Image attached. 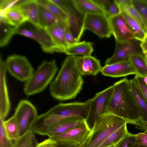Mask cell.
I'll use <instances>...</instances> for the list:
<instances>
[{
  "instance_id": "47",
  "label": "cell",
  "mask_w": 147,
  "mask_h": 147,
  "mask_svg": "<svg viewBox=\"0 0 147 147\" xmlns=\"http://www.w3.org/2000/svg\"><path fill=\"white\" fill-rule=\"evenodd\" d=\"M38 143V142L34 135L33 137L32 141L31 147H35L36 146Z\"/></svg>"
},
{
  "instance_id": "33",
  "label": "cell",
  "mask_w": 147,
  "mask_h": 147,
  "mask_svg": "<svg viewBox=\"0 0 147 147\" xmlns=\"http://www.w3.org/2000/svg\"><path fill=\"white\" fill-rule=\"evenodd\" d=\"M33 133L30 130L20 136L15 140L14 147H31L34 136Z\"/></svg>"
},
{
  "instance_id": "27",
  "label": "cell",
  "mask_w": 147,
  "mask_h": 147,
  "mask_svg": "<svg viewBox=\"0 0 147 147\" xmlns=\"http://www.w3.org/2000/svg\"><path fill=\"white\" fill-rule=\"evenodd\" d=\"M0 46L7 45L12 36L15 34L16 27L9 24L3 18L0 17Z\"/></svg>"
},
{
  "instance_id": "23",
  "label": "cell",
  "mask_w": 147,
  "mask_h": 147,
  "mask_svg": "<svg viewBox=\"0 0 147 147\" xmlns=\"http://www.w3.org/2000/svg\"><path fill=\"white\" fill-rule=\"evenodd\" d=\"M38 18L39 26L45 29L63 21L58 18L47 8L39 4Z\"/></svg>"
},
{
  "instance_id": "18",
  "label": "cell",
  "mask_w": 147,
  "mask_h": 147,
  "mask_svg": "<svg viewBox=\"0 0 147 147\" xmlns=\"http://www.w3.org/2000/svg\"><path fill=\"white\" fill-rule=\"evenodd\" d=\"M67 22L61 21L46 29L57 48L58 52L64 53L68 46L65 37V30Z\"/></svg>"
},
{
  "instance_id": "22",
  "label": "cell",
  "mask_w": 147,
  "mask_h": 147,
  "mask_svg": "<svg viewBox=\"0 0 147 147\" xmlns=\"http://www.w3.org/2000/svg\"><path fill=\"white\" fill-rule=\"evenodd\" d=\"M93 51L92 43L83 41L68 45L64 53L69 55H80L83 56H91Z\"/></svg>"
},
{
  "instance_id": "52",
  "label": "cell",
  "mask_w": 147,
  "mask_h": 147,
  "mask_svg": "<svg viewBox=\"0 0 147 147\" xmlns=\"http://www.w3.org/2000/svg\"><path fill=\"white\" fill-rule=\"evenodd\" d=\"M115 147L113 146H110V147Z\"/></svg>"
},
{
  "instance_id": "36",
  "label": "cell",
  "mask_w": 147,
  "mask_h": 147,
  "mask_svg": "<svg viewBox=\"0 0 147 147\" xmlns=\"http://www.w3.org/2000/svg\"><path fill=\"white\" fill-rule=\"evenodd\" d=\"M0 147H14L12 140L7 137L3 127V120L0 119Z\"/></svg>"
},
{
  "instance_id": "37",
  "label": "cell",
  "mask_w": 147,
  "mask_h": 147,
  "mask_svg": "<svg viewBox=\"0 0 147 147\" xmlns=\"http://www.w3.org/2000/svg\"><path fill=\"white\" fill-rule=\"evenodd\" d=\"M20 0H1L0 1V16H3L5 12L11 8L17 5Z\"/></svg>"
},
{
  "instance_id": "40",
  "label": "cell",
  "mask_w": 147,
  "mask_h": 147,
  "mask_svg": "<svg viewBox=\"0 0 147 147\" xmlns=\"http://www.w3.org/2000/svg\"><path fill=\"white\" fill-rule=\"evenodd\" d=\"M134 79L137 83L147 102V87L142 77L139 75H136Z\"/></svg>"
},
{
  "instance_id": "35",
  "label": "cell",
  "mask_w": 147,
  "mask_h": 147,
  "mask_svg": "<svg viewBox=\"0 0 147 147\" xmlns=\"http://www.w3.org/2000/svg\"><path fill=\"white\" fill-rule=\"evenodd\" d=\"M136 135L129 132L115 147H134Z\"/></svg>"
},
{
  "instance_id": "12",
  "label": "cell",
  "mask_w": 147,
  "mask_h": 147,
  "mask_svg": "<svg viewBox=\"0 0 147 147\" xmlns=\"http://www.w3.org/2000/svg\"><path fill=\"white\" fill-rule=\"evenodd\" d=\"M91 31L99 37L109 38L112 34L108 18L99 14L84 16L83 30Z\"/></svg>"
},
{
  "instance_id": "38",
  "label": "cell",
  "mask_w": 147,
  "mask_h": 147,
  "mask_svg": "<svg viewBox=\"0 0 147 147\" xmlns=\"http://www.w3.org/2000/svg\"><path fill=\"white\" fill-rule=\"evenodd\" d=\"M134 147H147V131L136 134Z\"/></svg>"
},
{
  "instance_id": "54",
  "label": "cell",
  "mask_w": 147,
  "mask_h": 147,
  "mask_svg": "<svg viewBox=\"0 0 147 147\" xmlns=\"http://www.w3.org/2000/svg\"><path fill=\"white\" fill-rule=\"evenodd\" d=\"M146 1H147V0H146Z\"/></svg>"
},
{
  "instance_id": "25",
  "label": "cell",
  "mask_w": 147,
  "mask_h": 147,
  "mask_svg": "<svg viewBox=\"0 0 147 147\" xmlns=\"http://www.w3.org/2000/svg\"><path fill=\"white\" fill-rule=\"evenodd\" d=\"M3 124L6 136L8 139L15 141L20 137L18 123L14 115L6 121L3 120Z\"/></svg>"
},
{
  "instance_id": "51",
  "label": "cell",
  "mask_w": 147,
  "mask_h": 147,
  "mask_svg": "<svg viewBox=\"0 0 147 147\" xmlns=\"http://www.w3.org/2000/svg\"><path fill=\"white\" fill-rule=\"evenodd\" d=\"M146 58V63H147V58Z\"/></svg>"
},
{
  "instance_id": "6",
  "label": "cell",
  "mask_w": 147,
  "mask_h": 147,
  "mask_svg": "<svg viewBox=\"0 0 147 147\" xmlns=\"http://www.w3.org/2000/svg\"><path fill=\"white\" fill-rule=\"evenodd\" d=\"M15 34L31 38L38 42L42 50L50 53L58 52V50L46 29L26 21L16 28Z\"/></svg>"
},
{
  "instance_id": "42",
  "label": "cell",
  "mask_w": 147,
  "mask_h": 147,
  "mask_svg": "<svg viewBox=\"0 0 147 147\" xmlns=\"http://www.w3.org/2000/svg\"><path fill=\"white\" fill-rule=\"evenodd\" d=\"M35 147H57V142L49 138L40 143H38Z\"/></svg>"
},
{
  "instance_id": "43",
  "label": "cell",
  "mask_w": 147,
  "mask_h": 147,
  "mask_svg": "<svg viewBox=\"0 0 147 147\" xmlns=\"http://www.w3.org/2000/svg\"><path fill=\"white\" fill-rule=\"evenodd\" d=\"M93 1L105 11L106 8L111 4L113 0H93Z\"/></svg>"
},
{
  "instance_id": "24",
  "label": "cell",
  "mask_w": 147,
  "mask_h": 147,
  "mask_svg": "<svg viewBox=\"0 0 147 147\" xmlns=\"http://www.w3.org/2000/svg\"><path fill=\"white\" fill-rule=\"evenodd\" d=\"M0 17L3 18L9 24L16 28L27 21L20 9L16 6L8 10Z\"/></svg>"
},
{
  "instance_id": "9",
  "label": "cell",
  "mask_w": 147,
  "mask_h": 147,
  "mask_svg": "<svg viewBox=\"0 0 147 147\" xmlns=\"http://www.w3.org/2000/svg\"><path fill=\"white\" fill-rule=\"evenodd\" d=\"M91 130L86 121L82 124L49 138L63 144L79 146L85 141Z\"/></svg>"
},
{
  "instance_id": "26",
  "label": "cell",
  "mask_w": 147,
  "mask_h": 147,
  "mask_svg": "<svg viewBox=\"0 0 147 147\" xmlns=\"http://www.w3.org/2000/svg\"><path fill=\"white\" fill-rule=\"evenodd\" d=\"M125 123L111 134L98 147L115 146L129 132Z\"/></svg>"
},
{
  "instance_id": "39",
  "label": "cell",
  "mask_w": 147,
  "mask_h": 147,
  "mask_svg": "<svg viewBox=\"0 0 147 147\" xmlns=\"http://www.w3.org/2000/svg\"><path fill=\"white\" fill-rule=\"evenodd\" d=\"M105 11L108 18L115 16L121 13L119 6L114 0L106 8Z\"/></svg>"
},
{
  "instance_id": "5",
  "label": "cell",
  "mask_w": 147,
  "mask_h": 147,
  "mask_svg": "<svg viewBox=\"0 0 147 147\" xmlns=\"http://www.w3.org/2000/svg\"><path fill=\"white\" fill-rule=\"evenodd\" d=\"M58 70L55 60L44 61L26 82L24 94L30 96L42 92L51 82Z\"/></svg>"
},
{
  "instance_id": "20",
  "label": "cell",
  "mask_w": 147,
  "mask_h": 147,
  "mask_svg": "<svg viewBox=\"0 0 147 147\" xmlns=\"http://www.w3.org/2000/svg\"><path fill=\"white\" fill-rule=\"evenodd\" d=\"M72 1L77 10L84 15L99 14L106 16L105 11L93 0H73Z\"/></svg>"
},
{
  "instance_id": "30",
  "label": "cell",
  "mask_w": 147,
  "mask_h": 147,
  "mask_svg": "<svg viewBox=\"0 0 147 147\" xmlns=\"http://www.w3.org/2000/svg\"><path fill=\"white\" fill-rule=\"evenodd\" d=\"M121 14L134 33L135 38L142 41L146 35L145 32L137 22L129 16L123 13Z\"/></svg>"
},
{
  "instance_id": "17",
  "label": "cell",
  "mask_w": 147,
  "mask_h": 147,
  "mask_svg": "<svg viewBox=\"0 0 147 147\" xmlns=\"http://www.w3.org/2000/svg\"><path fill=\"white\" fill-rule=\"evenodd\" d=\"M75 61L76 67L82 76H96L101 72L102 67L100 61L91 55L76 56Z\"/></svg>"
},
{
  "instance_id": "44",
  "label": "cell",
  "mask_w": 147,
  "mask_h": 147,
  "mask_svg": "<svg viewBox=\"0 0 147 147\" xmlns=\"http://www.w3.org/2000/svg\"><path fill=\"white\" fill-rule=\"evenodd\" d=\"M135 125V128L144 131H147V123L140 121L136 123Z\"/></svg>"
},
{
  "instance_id": "16",
  "label": "cell",
  "mask_w": 147,
  "mask_h": 147,
  "mask_svg": "<svg viewBox=\"0 0 147 147\" xmlns=\"http://www.w3.org/2000/svg\"><path fill=\"white\" fill-rule=\"evenodd\" d=\"M101 73L103 75L113 78L124 77L138 73L129 58L118 63L102 67Z\"/></svg>"
},
{
  "instance_id": "11",
  "label": "cell",
  "mask_w": 147,
  "mask_h": 147,
  "mask_svg": "<svg viewBox=\"0 0 147 147\" xmlns=\"http://www.w3.org/2000/svg\"><path fill=\"white\" fill-rule=\"evenodd\" d=\"M141 42V41L136 38L125 43L116 42L114 53L105 61V65L114 64L128 59L132 54L144 55L140 46Z\"/></svg>"
},
{
  "instance_id": "13",
  "label": "cell",
  "mask_w": 147,
  "mask_h": 147,
  "mask_svg": "<svg viewBox=\"0 0 147 147\" xmlns=\"http://www.w3.org/2000/svg\"><path fill=\"white\" fill-rule=\"evenodd\" d=\"M108 18L112 34L116 42L125 43L135 38L134 33L121 13Z\"/></svg>"
},
{
  "instance_id": "53",
  "label": "cell",
  "mask_w": 147,
  "mask_h": 147,
  "mask_svg": "<svg viewBox=\"0 0 147 147\" xmlns=\"http://www.w3.org/2000/svg\"><path fill=\"white\" fill-rule=\"evenodd\" d=\"M78 146H75V147H78Z\"/></svg>"
},
{
  "instance_id": "15",
  "label": "cell",
  "mask_w": 147,
  "mask_h": 147,
  "mask_svg": "<svg viewBox=\"0 0 147 147\" xmlns=\"http://www.w3.org/2000/svg\"><path fill=\"white\" fill-rule=\"evenodd\" d=\"M7 69L5 62L0 58V119L4 121L11 108L6 82Z\"/></svg>"
},
{
  "instance_id": "1",
  "label": "cell",
  "mask_w": 147,
  "mask_h": 147,
  "mask_svg": "<svg viewBox=\"0 0 147 147\" xmlns=\"http://www.w3.org/2000/svg\"><path fill=\"white\" fill-rule=\"evenodd\" d=\"M75 57L69 55L65 58L57 76L50 84V94L56 100L74 98L82 89L84 82L76 66Z\"/></svg>"
},
{
  "instance_id": "19",
  "label": "cell",
  "mask_w": 147,
  "mask_h": 147,
  "mask_svg": "<svg viewBox=\"0 0 147 147\" xmlns=\"http://www.w3.org/2000/svg\"><path fill=\"white\" fill-rule=\"evenodd\" d=\"M16 6L20 9L27 21L39 26L37 0H20Z\"/></svg>"
},
{
  "instance_id": "49",
  "label": "cell",
  "mask_w": 147,
  "mask_h": 147,
  "mask_svg": "<svg viewBox=\"0 0 147 147\" xmlns=\"http://www.w3.org/2000/svg\"><path fill=\"white\" fill-rule=\"evenodd\" d=\"M142 77L144 83L147 87V75Z\"/></svg>"
},
{
  "instance_id": "50",
  "label": "cell",
  "mask_w": 147,
  "mask_h": 147,
  "mask_svg": "<svg viewBox=\"0 0 147 147\" xmlns=\"http://www.w3.org/2000/svg\"><path fill=\"white\" fill-rule=\"evenodd\" d=\"M144 55H145V57L146 58H147V52H146V53H144Z\"/></svg>"
},
{
  "instance_id": "21",
  "label": "cell",
  "mask_w": 147,
  "mask_h": 147,
  "mask_svg": "<svg viewBox=\"0 0 147 147\" xmlns=\"http://www.w3.org/2000/svg\"><path fill=\"white\" fill-rule=\"evenodd\" d=\"M131 89L140 111L141 121L147 123V102L134 79L130 80Z\"/></svg>"
},
{
  "instance_id": "41",
  "label": "cell",
  "mask_w": 147,
  "mask_h": 147,
  "mask_svg": "<svg viewBox=\"0 0 147 147\" xmlns=\"http://www.w3.org/2000/svg\"><path fill=\"white\" fill-rule=\"evenodd\" d=\"M65 37L66 42L68 46L76 44L78 42L70 31L67 23L65 30Z\"/></svg>"
},
{
  "instance_id": "46",
  "label": "cell",
  "mask_w": 147,
  "mask_h": 147,
  "mask_svg": "<svg viewBox=\"0 0 147 147\" xmlns=\"http://www.w3.org/2000/svg\"><path fill=\"white\" fill-rule=\"evenodd\" d=\"M117 5L121 4H131V0H114Z\"/></svg>"
},
{
  "instance_id": "28",
  "label": "cell",
  "mask_w": 147,
  "mask_h": 147,
  "mask_svg": "<svg viewBox=\"0 0 147 147\" xmlns=\"http://www.w3.org/2000/svg\"><path fill=\"white\" fill-rule=\"evenodd\" d=\"M129 59L136 71L138 75L143 77L147 75V64L145 55L132 54Z\"/></svg>"
},
{
  "instance_id": "10",
  "label": "cell",
  "mask_w": 147,
  "mask_h": 147,
  "mask_svg": "<svg viewBox=\"0 0 147 147\" xmlns=\"http://www.w3.org/2000/svg\"><path fill=\"white\" fill-rule=\"evenodd\" d=\"M111 86L96 93L91 98L89 110L86 121L89 125L93 124L97 117L100 114L107 111L108 105L113 91Z\"/></svg>"
},
{
  "instance_id": "32",
  "label": "cell",
  "mask_w": 147,
  "mask_h": 147,
  "mask_svg": "<svg viewBox=\"0 0 147 147\" xmlns=\"http://www.w3.org/2000/svg\"><path fill=\"white\" fill-rule=\"evenodd\" d=\"M132 6L137 10L144 23L147 33V1L144 0H131Z\"/></svg>"
},
{
  "instance_id": "14",
  "label": "cell",
  "mask_w": 147,
  "mask_h": 147,
  "mask_svg": "<svg viewBox=\"0 0 147 147\" xmlns=\"http://www.w3.org/2000/svg\"><path fill=\"white\" fill-rule=\"evenodd\" d=\"M86 119L78 117H71L60 119L45 127L39 135L50 138L82 124Z\"/></svg>"
},
{
  "instance_id": "34",
  "label": "cell",
  "mask_w": 147,
  "mask_h": 147,
  "mask_svg": "<svg viewBox=\"0 0 147 147\" xmlns=\"http://www.w3.org/2000/svg\"><path fill=\"white\" fill-rule=\"evenodd\" d=\"M50 1L58 6L67 16L70 12L74 5L72 0Z\"/></svg>"
},
{
  "instance_id": "48",
  "label": "cell",
  "mask_w": 147,
  "mask_h": 147,
  "mask_svg": "<svg viewBox=\"0 0 147 147\" xmlns=\"http://www.w3.org/2000/svg\"><path fill=\"white\" fill-rule=\"evenodd\" d=\"M76 146L65 145L57 142V147H74Z\"/></svg>"
},
{
  "instance_id": "45",
  "label": "cell",
  "mask_w": 147,
  "mask_h": 147,
  "mask_svg": "<svg viewBox=\"0 0 147 147\" xmlns=\"http://www.w3.org/2000/svg\"><path fill=\"white\" fill-rule=\"evenodd\" d=\"M140 46L144 53L147 52V33L143 39L141 41Z\"/></svg>"
},
{
  "instance_id": "8",
  "label": "cell",
  "mask_w": 147,
  "mask_h": 147,
  "mask_svg": "<svg viewBox=\"0 0 147 147\" xmlns=\"http://www.w3.org/2000/svg\"><path fill=\"white\" fill-rule=\"evenodd\" d=\"M5 62L7 70L12 76L20 81L26 82L34 72L32 66L24 56L11 55Z\"/></svg>"
},
{
  "instance_id": "3",
  "label": "cell",
  "mask_w": 147,
  "mask_h": 147,
  "mask_svg": "<svg viewBox=\"0 0 147 147\" xmlns=\"http://www.w3.org/2000/svg\"><path fill=\"white\" fill-rule=\"evenodd\" d=\"M91 101V98L84 102L59 103L38 116L32 126L31 130L38 134L47 126L63 119L78 117L86 119Z\"/></svg>"
},
{
  "instance_id": "7",
  "label": "cell",
  "mask_w": 147,
  "mask_h": 147,
  "mask_svg": "<svg viewBox=\"0 0 147 147\" xmlns=\"http://www.w3.org/2000/svg\"><path fill=\"white\" fill-rule=\"evenodd\" d=\"M13 115L18 123L20 137L31 130L32 127L38 116L35 107L26 100L20 101Z\"/></svg>"
},
{
  "instance_id": "2",
  "label": "cell",
  "mask_w": 147,
  "mask_h": 147,
  "mask_svg": "<svg viewBox=\"0 0 147 147\" xmlns=\"http://www.w3.org/2000/svg\"><path fill=\"white\" fill-rule=\"evenodd\" d=\"M113 91L107 111L135 124L141 120L140 113L132 92L130 80L124 78L113 85Z\"/></svg>"
},
{
  "instance_id": "4",
  "label": "cell",
  "mask_w": 147,
  "mask_h": 147,
  "mask_svg": "<svg viewBox=\"0 0 147 147\" xmlns=\"http://www.w3.org/2000/svg\"><path fill=\"white\" fill-rule=\"evenodd\" d=\"M125 123L124 119L108 112L99 115L91 131L84 142L78 147H98L111 134Z\"/></svg>"
},
{
  "instance_id": "29",
  "label": "cell",
  "mask_w": 147,
  "mask_h": 147,
  "mask_svg": "<svg viewBox=\"0 0 147 147\" xmlns=\"http://www.w3.org/2000/svg\"><path fill=\"white\" fill-rule=\"evenodd\" d=\"M121 13H124L134 19L140 25L146 33L145 27L140 16L131 4H121L118 5Z\"/></svg>"
},
{
  "instance_id": "31",
  "label": "cell",
  "mask_w": 147,
  "mask_h": 147,
  "mask_svg": "<svg viewBox=\"0 0 147 147\" xmlns=\"http://www.w3.org/2000/svg\"><path fill=\"white\" fill-rule=\"evenodd\" d=\"M37 1L39 4L49 10L58 18L67 22V15L50 0H37Z\"/></svg>"
}]
</instances>
